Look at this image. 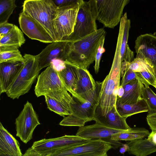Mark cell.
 I'll use <instances>...</instances> for the list:
<instances>
[{
    "mask_svg": "<svg viewBox=\"0 0 156 156\" xmlns=\"http://www.w3.org/2000/svg\"><path fill=\"white\" fill-rule=\"evenodd\" d=\"M96 0H82L77 13L73 33L64 40L72 42L95 32L98 29Z\"/></svg>",
    "mask_w": 156,
    "mask_h": 156,
    "instance_id": "5",
    "label": "cell"
},
{
    "mask_svg": "<svg viewBox=\"0 0 156 156\" xmlns=\"http://www.w3.org/2000/svg\"><path fill=\"white\" fill-rule=\"evenodd\" d=\"M15 0H0V24L7 22L17 7Z\"/></svg>",
    "mask_w": 156,
    "mask_h": 156,
    "instance_id": "29",
    "label": "cell"
},
{
    "mask_svg": "<svg viewBox=\"0 0 156 156\" xmlns=\"http://www.w3.org/2000/svg\"><path fill=\"white\" fill-rule=\"evenodd\" d=\"M65 90H66L58 72L51 65L47 67L37 77L34 92L37 97L45 95L52 97Z\"/></svg>",
    "mask_w": 156,
    "mask_h": 156,
    "instance_id": "10",
    "label": "cell"
},
{
    "mask_svg": "<svg viewBox=\"0 0 156 156\" xmlns=\"http://www.w3.org/2000/svg\"><path fill=\"white\" fill-rule=\"evenodd\" d=\"M48 108L63 117L73 113L71 103L73 97L66 99L58 100L47 95L44 96Z\"/></svg>",
    "mask_w": 156,
    "mask_h": 156,
    "instance_id": "24",
    "label": "cell"
},
{
    "mask_svg": "<svg viewBox=\"0 0 156 156\" xmlns=\"http://www.w3.org/2000/svg\"><path fill=\"white\" fill-rule=\"evenodd\" d=\"M79 0H56L53 1L58 7L68 5L77 2Z\"/></svg>",
    "mask_w": 156,
    "mask_h": 156,
    "instance_id": "36",
    "label": "cell"
},
{
    "mask_svg": "<svg viewBox=\"0 0 156 156\" xmlns=\"http://www.w3.org/2000/svg\"><path fill=\"white\" fill-rule=\"evenodd\" d=\"M23 62L0 63V94L6 93L21 70Z\"/></svg>",
    "mask_w": 156,
    "mask_h": 156,
    "instance_id": "18",
    "label": "cell"
},
{
    "mask_svg": "<svg viewBox=\"0 0 156 156\" xmlns=\"http://www.w3.org/2000/svg\"><path fill=\"white\" fill-rule=\"evenodd\" d=\"M90 141L76 135H65L57 138L44 139L36 141L31 147L41 156H44L52 154L62 149L80 145Z\"/></svg>",
    "mask_w": 156,
    "mask_h": 156,
    "instance_id": "9",
    "label": "cell"
},
{
    "mask_svg": "<svg viewBox=\"0 0 156 156\" xmlns=\"http://www.w3.org/2000/svg\"><path fill=\"white\" fill-rule=\"evenodd\" d=\"M44 156H51V154H48L46 155H45Z\"/></svg>",
    "mask_w": 156,
    "mask_h": 156,
    "instance_id": "41",
    "label": "cell"
},
{
    "mask_svg": "<svg viewBox=\"0 0 156 156\" xmlns=\"http://www.w3.org/2000/svg\"><path fill=\"white\" fill-rule=\"evenodd\" d=\"M19 22L23 32L31 39L44 43L54 42L49 34L40 24L22 11L19 14Z\"/></svg>",
    "mask_w": 156,
    "mask_h": 156,
    "instance_id": "16",
    "label": "cell"
},
{
    "mask_svg": "<svg viewBox=\"0 0 156 156\" xmlns=\"http://www.w3.org/2000/svg\"><path fill=\"white\" fill-rule=\"evenodd\" d=\"M64 62L65 67L58 72L64 86L72 96L76 98L83 103L86 102L76 92L78 80V67L67 60Z\"/></svg>",
    "mask_w": 156,
    "mask_h": 156,
    "instance_id": "19",
    "label": "cell"
},
{
    "mask_svg": "<svg viewBox=\"0 0 156 156\" xmlns=\"http://www.w3.org/2000/svg\"><path fill=\"white\" fill-rule=\"evenodd\" d=\"M129 129H115L95 123L91 125L79 127L76 135L90 141L102 140L109 143L112 146L113 149H116L122 146L123 144L119 141L112 140V136L118 133L127 132Z\"/></svg>",
    "mask_w": 156,
    "mask_h": 156,
    "instance_id": "13",
    "label": "cell"
},
{
    "mask_svg": "<svg viewBox=\"0 0 156 156\" xmlns=\"http://www.w3.org/2000/svg\"><path fill=\"white\" fill-rule=\"evenodd\" d=\"M128 149V146L126 144H123L120 150V152L121 153H124L126 151H127Z\"/></svg>",
    "mask_w": 156,
    "mask_h": 156,
    "instance_id": "40",
    "label": "cell"
},
{
    "mask_svg": "<svg viewBox=\"0 0 156 156\" xmlns=\"http://www.w3.org/2000/svg\"><path fill=\"white\" fill-rule=\"evenodd\" d=\"M82 0L71 5L58 7L53 20L57 41L65 40L73 32Z\"/></svg>",
    "mask_w": 156,
    "mask_h": 156,
    "instance_id": "6",
    "label": "cell"
},
{
    "mask_svg": "<svg viewBox=\"0 0 156 156\" xmlns=\"http://www.w3.org/2000/svg\"><path fill=\"white\" fill-rule=\"evenodd\" d=\"M24 62V58L18 48L0 47V63L6 62Z\"/></svg>",
    "mask_w": 156,
    "mask_h": 156,
    "instance_id": "28",
    "label": "cell"
},
{
    "mask_svg": "<svg viewBox=\"0 0 156 156\" xmlns=\"http://www.w3.org/2000/svg\"><path fill=\"white\" fill-rule=\"evenodd\" d=\"M106 32L101 28L81 40L70 42L67 61L78 67L85 69L95 60L98 49Z\"/></svg>",
    "mask_w": 156,
    "mask_h": 156,
    "instance_id": "1",
    "label": "cell"
},
{
    "mask_svg": "<svg viewBox=\"0 0 156 156\" xmlns=\"http://www.w3.org/2000/svg\"><path fill=\"white\" fill-rule=\"evenodd\" d=\"M138 79L144 85L156 87V71L153 66L141 72L136 73Z\"/></svg>",
    "mask_w": 156,
    "mask_h": 156,
    "instance_id": "30",
    "label": "cell"
},
{
    "mask_svg": "<svg viewBox=\"0 0 156 156\" xmlns=\"http://www.w3.org/2000/svg\"><path fill=\"white\" fill-rule=\"evenodd\" d=\"M136 57L148 61L156 71V36L151 34L139 36L135 41Z\"/></svg>",
    "mask_w": 156,
    "mask_h": 156,
    "instance_id": "17",
    "label": "cell"
},
{
    "mask_svg": "<svg viewBox=\"0 0 156 156\" xmlns=\"http://www.w3.org/2000/svg\"><path fill=\"white\" fill-rule=\"evenodd\" d=\"M129 69L136 72H139L145 70L152 66L147 60L136 57L128 64Z\"/></svg>",
    "mask_w": 156,
    "mask_h": 156,
    "instance_id": "32",
    "label": "cell"
},
{
    "mask_svg": "<svg viewBox=\"0 0 156 156\" xmlns=\"http://www.w3.org/2000/svg\"><path fill=\"white\" fill-rule=\"evenodd\" d=\"M19 143L0 122V156H23Z\"/></svg>",
    "mask_w": 156,
    "mask_h": 156,
    "instance_id": "20",
    "label": "cell"
},
{
    "mask_svg": "<svg viewBox=\"0 0 156 156\" xmlns=\"http://www.w3.org/2000/svg\"><path fill=\"white\" fill-rule=\"evenodd\" d=\"M155 88L156 89V87H155Z\"/></svg>",
    "mask_w": 156,
    "mask_h": 156,
    "instance_id": "42",
    "label": "cell"
},
{
    "mask_svg": "<svg viewBox=\"0 0 156 156\" xmlns=\"http://www.w3.org/2000/svg\"><path fill=\"white\" fill-rule=\"evenodd\" d=\"M78 80L76 92L86 102L99 96L101 83L96 82L87 69L78 67Z\"/></svg>",
    "mask_w": 156,
    "mask_h": 156,
    "instance_id": "15",
    "label": "cell"
},
{
    "mask_svg": "<svg viewBox=\"0 0 156 156\" xmlns=\"http://www.w3.org/2000/svg\"><path fill=\"white\" fill-rule=\"evenodd\" d=\"M105 36L102 39L99 47L98 49L95 58V64L94 66L96 73H98L99 69L100 62L103 53L105 51L104 47Z\"/></svg>",
    "mask_w": 156,
    "mask_h": 156,
    "instance_id": "33",
    "label": "cell"
},
{
    "mask_svg": "<svg viewBox=\"0 0 156 156\" xmlns=\"http://www.w3.org/2000/svg\"><path fill=\"white\" fill-rule=\"evenodd\" d=\"M14 25L9 23L5 22L0 24V37L8 34L13 28Z\"/></svg>",
    "mask_w": 156,
    "mask_h": 156,
    "instance_id": "34",
    "label": "cell"
},
{
    "mask_svg": "<svg viewBox=\"0 0 156 156\" xmlns=\"http://www.w3.org/2000/svg\"><path fill=\"white\" fill-rule=\"evenodd\" d=\"M112 146L102 140L90 141L83 144L64 148L51 154V156H107Z\"/></svg>",
    "mask_w": 156,
    "mask_h": 156,
    "instance_id": "12",
    "label": "cell"
},
{
    "mask_svg": "<svg viewBox=\"0 0 156 156\" xmlns=\"http://www.w3.org/2000/svg\"><path fill=\"white\" fill-rule=\"evenodd\" d=\"M126 144L128 153L136 156H147L156 152V144L148 138L136 139Z\"/></svg>",
    "mask_w": 156,
    "mask_h": 156,
    "instance_id": "23",
    "label": "cell"
},
{
    "mask_svg": "<svg viewBox=\"0 0 156 156\" xmlns=\"http://www.w3.org/2000/svg\"><path fill=\"white\" fill-rule=\"evenodd\" d=\"M116 106L119 114L126 119L133 115L148 111L147 104L143 98L137 102L131 104H123L116 103Z\"/></svg>",
    "mask_w": 156,
    "mask_h": 156,
    "instance_id": "25",
    "label": "cell"
},
{
    "mask_svg": "<svg viewBox=\"0 0 156 156\" xmlns=\"http://www.w3.org/2000/svg\"><path fill=\"white\" fill-rule=\"evenodd\" d=\"M147 137L148 139L156 144V132L152 131Z\"/></svg>",
    "mask_w": 156,
    "mask_h": 156,
    "instance_id": "38",
    "label": "cell"
},
{
    "mask_svg": "<svg viewBox=\"0 0 156 156\" xmlns=\"http://www.w3.org/2000/svg\"><path fill=\"white\" fill-rule=\"evenodd\" d=\"M121 63L120 59L115 57L109 74L101 83L95 117L105 116L116 105L120 84Z\"/></svg>",
    "mask_w": 156,
    "mask_h": 156,
    "instance_id": "2",
    "label": "cell"
},
{
    "mask_svg": "<svg viewBox=\"0 0 156 156\" xmlns=\"http://www.w3.org/2000/svg\"><path fill=\"white\" fill-rule=\"evenodd\" d=\"M22 12L40 24L54 41H57L53 26L58 7L51 0H27L24 1Z\"/></svg>",
    "mask_w": 156,
    "mask_h": 156,
    "instance_id": "4",
    "label": "cell"
},
{
    "mask_svg": "<svg viewBox=\"0 0 156 156\" xmlns=\"http://www.w3.org/2000/svg\"><path fill=\"white\" fill-rule=\"evenodd\" d=\"M150 134L149 131L145 128H131L127 132L119 133L112 135L111 139L117 141H130L148 137Z\"/></svg>",
    "mask_w": 156,
    "mask_h": 156,
    "instance_id": "27",
    "label": "cell"
},
{
    "mask_svg": "<svg viewBox=\"0 0 156 156\" xmlns=\"http://www.w3.org/2000/svg\"><path fill=\"white\" fill-rule=\"evenodd\" d=\"M142 98L147 105L148 114L156 113V94L149 86L144 85L142 89Z\"/></svg>",
    "mask_w": 156,
    "mask_h": 156,
    "instance_id": "31",
    "label": "cell"
},
{
    "mask_svg": "<svg viewBox=\"0 0 156 156\" xmlns=\"http://www.w3.org/2000/svg\"><path fill=\"white\" fill-rule=\"evenodd\" d=\"M69 48L70 42L66 40L50 43L37 55L41 69L50 66L54 60L66 61Z\"/></svg>",
    "mask_w": 156,
    "mask_h": 156,
    "instance_id": "14",
    "label": "cell"
},
{
    "mask_svg": "<svg viewBox=\"0 0 156 156\" xmlns=\"http://www.w3.org/2000/svg\"><path fill=\"white\" fill-rule=\"evenodd\" d=\"M23 156H41L35 151L31 147L29 148L25 151Z\"/></svg>",
    "mask_w": 156,
    "mask_h": 156,
    "instance_id": "37",
    "label": "cell"
},
{
    "mask_svg": "<svg viewBox=\"0 0 156 156\" xmlns=\"http://www.w3.org/2000/svg\"><path fill=\"white\" fill-rule=\"evenodd\" d=\"M144 85L139 79L132 80L122 86L124 94L121 98H117L116 103L131 104L142 99V89Z\"/></svg>",
    "mask_w": 156,
    "mask_h": 156,
    "instance_id": "22",
    "label": "cell"
},
{
    "mask_svg": "<svg viewBox=\"0 0 156 156\" xmlns=\"http://www.w3.org/2000/svg\"><path fill=\"white\" fill-rule=\"evenodd\" d=\"M126 119L119 114L115 105L105 116H96L94 121L96 123L110 128L127 130L131 128L127 123Z\"/></svg>",
    "mask_w": 156,
    "mask_h": 156,
    "instance_id": "21",
    "label": "cell"
},
{
    "mask_svg": "<svg viewBox=\"0 0 156 156\" xmlns=\"http://www.w3.org/2000/svg\"><path fill=\"white\" fill-rule=\"evenodd\" d=\"M129 0H96V20L106 27L113 28L120 22Z\"/></svg>",
    "mask_w": 156,
    "mask_h": 156,
    "instance_id": "8",
    "label": "cell"
},
{
    "mask_svg": "<svg viewBox=\"0 0 156 156\" xmlns=\"http://www.w3.org/2000/svg\"><path fill=\"white\" fill-rule=\"evenodd\" d=\"M146 120L152 131L156 132V113L148 114Z\"/></svg>",
    "mask_w": 156,
    "mask_h": 156,
    "instance_id": "35",
    "label": "cell"
},
{
    "mask_svg": "<svg viewBox=\"0 0 156 156\" xmlns=\"http://www.w3.org/2000/svg\"><path fill=\"white\" fill-rule=\"evenodd\" d=\"M124 89L123 86L120 85L118 88V91L117 98H121L124 94Z\"/></svg>",
    "mask_w": 156,
    "mask_h": 156,
    "instance_id": "39",
    "label": "cell"
},
{
    "mask_svg": "<svg viewBox=\"0 0 156 156\" xmlns=\"http://www.w3.org/2000/svg\"><path fill=\"white\" fill-rule=\"evenodd\" d=\"M23 66L6 93L7 96L14 99L28 93L41 70L37 55L25 54Z\"/></svg>",
    "mask_w": 156,
    "mask_h": 156,
    "instance_id": "3",
    "label": "cell"
},
{
    "mask_svg": "<svg viewBox=\"0 0 156 156\" xmlns=\"http://www.w3.org/2000/svg\"><path fill=\"white\" fill-rule=\"evenodd\" d=\"M16 136L26 144L32 139L33 132L40 124L37 114L32 104L27 101L16 119Z\"/></svg>",
    "mask_w": 156,
    "mask_h": 156,
    "instance_id": "11",
    "label": "cell"
},
{
    "mask_svg": "<svg viewBox=\"0 0 156 156\" xmlns=\"http://www.w3.org/2000/svg\"><path fill=\"white\" fill-rule=\"evenodd\" d=\"M0 37V47L19 48L25 43L26 41L23 32L15 25L8 34Z\"/></svg>",
    "mask_w": 156,
    "mask_h": 156,
    "instance_id": "26",
    "label": "cell"
},
{
    "mask_svg": "<svg viewBox=\"0 0 156 156\" xmlns=\"http://www.w3.org/2000/svg\"><path fill=\"white\" fill-rule=\"evenodd\" d=\"M72 97L73 100L71 103V106L73 113L64 117L59 125L64 126L80 127L84 126L87 122L94 121L98 96L85 103Z\"/></svg>",
    "mask_w": 156,
    "mask_h": 156,
    "instance_id": "7",
    "label": "cell"
}]
</instances>
